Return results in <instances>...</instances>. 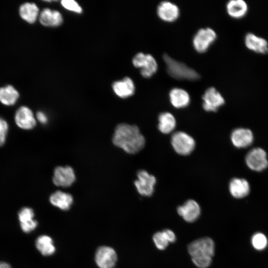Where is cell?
I'll return each mask as SVG.
<instances>
[{"instance_id": "ba28073f", "label": "cell", "mask_w": 268, "mask_h": 268, "mask_svg": "<svg viewBox=\"0 0 268 268\" xmlns=\"http://www.w3.org/2000/svg\"><path fill=\"white\" fill-rule=\"evenodd\" d=\"M137 176L134 184L138 193L143 196H151L156 182L155 177L144 170H139Z\"/></svg>"}, {"instance_id": "603a6c76", "label": "cell", "mask_w": 268, "mask_h": 268, "mask_svg": "<svg viewBox=\"0 0 268 268\" xmlns=\"http://www.w3.org/2000/svg\"><path fill=\"white\" fill-rule=\"evenodd\" d=\"M248 5L243 0H231L226 4V10L229 16L239 19L245 16L248 11Z\"/></svg>"}, {"instance_id": "836d02e7", "label": "cell", "mask_w": 268, "mask_h": 268, "mask_svg": "<svg viewBox=\"0 0 268 268\" xmlns=\"http://www.w3.org/2000/svg\"><path fill=\"white\" fill-rule=\"evenodd\" d=\"M36 119L40 123L46 124L48 122V118L43 112L38 111L36 115Z\"/></svg>"}, {"instance_id": "d6a6232c", "label": "cell", "mask_w": 268, "mask_h": 268, "mask_svg": "<svg viewBox=\"0 0 268 268\" xmlns=\"http://www.w3.org/2000/svg\"><path fill=\"white\" fill-rule=\"evenodd\" d=\"M169 243H174L176 240V237L173 231L170 229H165L163 230Z\"/></svg>"}, {"instance_id": "ac0fdd59", "label": "cell", "mask_w": 268, "mask_h": 268, "mask_svg": "<svg viewBox=\"0 0 268 268\" xmlns=\"http://www.w3.org/2000/svg\"><path fill=\"white\" fill-rule=\"evenodd\" d=\"M39 19L42 25L47 27H57L63 21L62 15L59 11L48 8H44L41 12Z\"/></svg>"}, {"instance_id": "d4e9b609", "label": "cell", "mask_w": 268, "mask_h": 268, "mask_svg": "<svg viewBox=\"0 0 268 268\" xmlns=\"http://www.w3.org/2000/svg\"><path fill=\"white\" fill-rule=\"evenodd\" d=\"M35 246L41 254L45 256H51L56 251L53 240L48 235L39 236L35 241Z\"/></svg>"}, {"instance_id": "44dd1931", "label": "cell", "mask_w": 268, "mask_h": 268, "mask_svg": "<svg viewBox=\"0 0 268 268\" xmlns=\"http://www.w3.org/2000/svg\"><path fill=\"white\" fill-rule=\"evenodd\" d=\"M49 200L52 205L63 210H68L73 202V198L70 194L60 191L52 194Z\"/></svg>"}, {"instance_id": "6da1fadb", "label": "cell", "mask_w": 268, "mask_h": 268, "mask_svg": "<svg viewBox=\"0 0 268 268\" xmlns=\"http://www.w3.org/2000/svg\"><path fill=\"white\" fill-rule=\"evenodd\" d=\"M112 140L115 146L130 154L140 151L145 142L144 137L136 126L125 123L119 124L116 127Z\"/></svg>"}, {"instance_id": "4316f807", "label": "cell", "mask_w": 268, "mask_h": 268, "mask_svg": "<svg viewBox=\"0 0 268 268\" xmlns=\"http://www.w3.org/2000/svg\"><path fill=\"white\" fill-rule=\"evenodd\" d=\"M157 67V63L155 58L151 55L147 54L143 65L140 68V74L145 78H149L156 72Z\"/></svg>"}, {"instance_id": "1f68e13d", "label": "cell", "mask_w": 268, "mask_h": 268, "mask_svg": "<svg viewBox=\"0 0 268 268\" xmlns=\"http://www.w3.org/2000/svg\"><path fill=\"white\" fill-rule=\"evenodd\" d=\"M146 54L142 52L136 54L133 59L134 66L137 68H141L146 59Z\"/></svg>"}, {"instance_id": "ffe728a7", "label": "cell", "mask_w": 268, "mask_h": 268, "mask_svg": "<svg viewBox=\"0 0 268 268\" xmlns=\"http://www.w3.org/2000/svg\"><path fill=\"white\" fill-rule=\"evenodd\" d=\"M169 95L171 104L175 108H184L190 103V95L187 91L182 88H172L170 91Z\"/></svg>"}, {"instance_id": "f546056e", "label": "cell", "mask_w": 268, "mask_h": 268, "mask_svg": "<svg viewBox=\"0 0 268 268\" xmlns=\"http://www.w3.org/2000/svg\"><path fill=\"white\" fill-rule=\"evenodd\" d=\"M62 5L66 9L80 13L82 12V8L78 3L73 0H63L61 1Z\"/></svg>"}, {"instance_id": "52a82bcc", "label": "cell", "mask_w": 268, "mask_h": 268, "mask_svg": "<svg viewBox=\"0 0 268 268\" xmlns=\"http://www.w3.org/2000/svg\"><path fill=\"white\" fill-rule=\"evenodd\" d=\"M117 261V255L111 247H99L95 254V262L99 268H114Z\"/></svg>"}, {"instance_id": "484cf974", "label": "cell", "mask_w": 268, "mask_h": 268, "mask_svg": "<svg viewBox=\"0 0 268 268\" xmlns=\"http://www.w3.org/2000/svg\"><path fill=\"white\" fill-rule=\"evenodd\" d=\"M158 129L164 134L172 132L176 126V121L174 116L169 112L161 113L158 117Z\"/></svg>"}, {"instance_id": "30bf717a", "label": "cell", "mask_w": 268, "mask_h": 268, "mask_svg": "<svg viewBox=\"0 0 268 268\" xmlns=\"http://www.w3.org/2000/svg\"><path fill=\"white\" fill-rule=\"evenodd\" d=\"M14 121L18 127L25 130L32 129L36 125V118L32 111L25 106H21L16 110Z\"/></svg>"}, {"instance_id": "7402d4cb", "label": "cell", "mask_w": 268, "mask_h": 268, "mask_svg": "<svg viewBox=\"0 0 268 268\" xmlns=\"http://www.w3.org/2000/svg\"><path fill=\"white\" fill-rule=\"evenodd\" d=\"M39 8L33 2H25L19 8V14L21 18L29 23H34L39 15Z\"/></svg>"}, {"instance_id": "e575fe53", "label": "cell", "mask_w": 268, "mask_h": 268, "mask_svg": "<svg viewBox=\"0 0 268 268\" xmlns=\"http://www.w3.org/2000/svg\"><path fill=\"white\" fill-rule=\"evenodd\" d=\"M0 268H11L10 265L4 262H0Z\"/></svg>"}, {"instance_id": "e0dca14e", "label": "cell", "mask_w": 268, "mask_h": 268, "mask_svg": "<svg viewBox=\"0 0 268 268\" xmlns=\"http://www.w3.org/2000/svg\"><path fill=\"white\" fill-rule=\"evenodd\" d=\"M112 88L115 93L120 98H126L133 95L135 91L133 80L129 77L116 81L113 83Z\"/></svg>"}, {"instance_id": "7a4b0ae2", "label": "cell", "mask_w": 268, "mask_h": 268, "mask_svg": "<svg viewBox=\"0 0 268 268\" xmlns=\"http://www.w3.org/2000/svg\"><path fill=\"white\" fill-rule=\"evenodd\" d=\"M214 251V243L208 237L196 240L188 246L192 260L199 268H207L211 265Z\"/></svg>"}, {"instance_id": "2e32d148", "label": "cell", "mask_w": 268, "mask_h": 268, "mask_svg": "<svg viewBox=\"0 0 268 268\" xmlns=\"http://www.w3.org/2000/svg\"><path fill=\"white\" fill-rule=\"evenodd\" d=\"M246 47L256 53L266 54L268 53V43L266 39L253 33H248L245 37Z\"/></svg>"}, {"instance_id": "5bb4252c", "label": "cell", "mask_w": 268, "mask_h": 268, "mask_svg": "<svg viewBox=\"0 0 268 268\" xmlns=\"http://www.w3.org/2000/svg\"><path fill=\"white\" fill-rule=\"evenodd\" d=\"M18 216L20 227L24 232H31L37 227L38 222L34 219V212L31 208H22L18 212Z\"/></svg>"}, {"instance_id": "277c9868", "label": "cell", "mask_w": 268, "mask_h": 268, "mask_svg": "<svg viewBox=\"0 0 268 268\" xmlns=\"http://www.w3.org/2000/svg\"><path fill=\"white\" fill-rule=\"evenodd\" d=\"M171 142L174 150L182 155L190 154L194 150L196 145L194 139L188 134L181 131L173 134Z\"/></svg>"}, {"instance_id": "cb8c5ba5", "label": "cell", "mask_w": 268, "mask_h": 268, "mask_svg": "<svg viewBox=\"0 0 268 268\" xmlns=\"http://www.w3.org/2000/svg\"><path fill=\"white\" fill-rule=\"evenodd\" d=\"M19 97L18 91L11 85L0 87V102L5 106L14 105Z\"/></svg>"}, {"instance_id": "3957f363", "label": "cell", "mask_w": 268, "mask_h": 268, "mask_svg": "<svg viewBox=\"0 0 268 268\" xmlns=\"http://www.w3.org/2000/svg\"><path fill=\"white\" fill-rule=\"evenodd\" d=\"M163 59L166 64L167 71L172 77L189 80L200 78V74L184 63L173 59L166 54L163 56Z\"/></svg>"}, {"instance_id": "5b68a950", "label": "cell", "mask_w": 268, "mask_h": 268, "mask_svg": "<svg viewBox=\"0 0 268 268\" xmlns=\"http://www.w3.org/2000/svg\"><path fill=\"white\" fill-rule=\"evenodd\" d=\"M216 34L212 29L208 27L200 29L193 37L194 47L197 52L204 53L216 40Z\"/></svg>"}, {"instance_id": "4fadbf2b", "label": "cell", "mask_w": 268, "mask_h": 268, "mask_svg": "<svg viewBox=\"0 0 268 268\" xmlns=\"http://www.w3.org/2000/svg\"><path fill=\"white\" fill-rule=\"evenodd\" d=\"M231 140L237 148H245L250 145L254 139L253 134L251 130L245 128H237L231 134Z\"/></svg>"}, {"instance_id": "9c48e42d", "label": "cell", "mask_w": 268, "mask_h": 268, "mask_svg": "<svg viewBox=\"0 0 268 268\" xmlns=\"http://www.w3.org/2000/svg\"><path fill=\"white\" fill-rule=\"evenodd\" d=\"M202 107L207 112H216L225 103L221 94L213 87L207 88L202 96Z\"/></svg>"}, {"instance_id": "83f0119b", "label": "cell", "mask_w": 268, "mask_h": 268, "mask_svg": "<svg viewBox=\"0 0 268 268\" xmlns=\"http://www.w3.org/2000/svg\"><path fill=\"white\" fill-rule=\"evenodd\" d=\"M153 240L156 247L160 250L165 249L170 243L163 231L155 233L153 236Z\"/></svg>"}, {"instance_id": "8fae6325", "label": "cell", "mask_w": 268, "mask_h": 268, "mask_svg": "<svg viewBox=\"0 0 268 268\" xmlns=\"http://www.w3.org/2000/svg\"><path fill=\"white\" fill-rule=\"evenodd\" d=\"M75 180L74 171L70 166H58L55 169L53 182L56 186L68 187L73 183Z\"/></svg>"}, {"instance_id": "7c38bea8", "label": "cell", "mask_w": 268, "mask_h": 268, "mask_svg": "<svg viewBox=\"0 0 268 268\" xmlns=\"http://www.w3.org/2000/svg\"><path fill=\"white\" fill-rule=\"evenodd\" d=\"M201 207L199 203L193 200H189L177 208V212L186 221L193 222L201 214Z\"/></svg>"}, {"instance_id": "f1b7e54d", "label": "cell", "mask_w": 268, "mask_h": 268, "mask_svg": "<svg viewBox=\"0 0 268 268\" xmlns=\"http://www.w3.org/2000/svg\"><path fill=\"white\" fill-rule=\"evenodd\" d=\"M252 244L256 249L262 250L267 247L268 240L264 234L261 233H257L253 236Z\"/></svg>"}, {"instance_id": "9a60e30c", "label": "cell", "mask_w": 268, "mask_h": 268, "mask_svg": "<svg viewBox=\"0 0 268 268\" xmlns=\"http://www.w3.org/2000/svg\"><path fill=\"white\" fill-rule=\"evenodd\" d=\"M178 6L169 1H163L157 6V13L162 20L167 22L176 20L179 15Z\"/></svg>"}, {"instance_id": "d6986e66", "label": "cell", "mask_w": 268, "mask_h": 268, "mask_svg": "<svg viewBox=\"0 0 268 268\" xmlns=\"http://www.w3.org/2000/svg\"><path fill=\"white\" fill-rule=\"evenodd\" d=\"M229 189L231 195L237 199H241L247 196L250 192L248 182L242 178H233L230 182Z\"/></svg>"}, {"instance_id": "8992f818", "label": "cell", "mask_w": 268, "mask_h": 268, "mask_svg": "<svg viewBox=\"0 0 268 268\" xmlns=\"http://www.w3.org/2000/svg\"><path fill=\"white\" fill-rule=\"evenodd\" d=\"M245 161L250 169L256 171H262L268 166L267 153L260 147L250 150L246 156Z\"/></svg>"}, {"instance_id": "4dcf8cb0", "label": "cell", "mask_w": 268, "mask_h": 268, "mask_svg": "<svg viewBox=\"0 0 268 268\" xmlns=\"http://www.w3.org/2000/svg\"><path fill=\"white\" fill-rule=\"evenodd\" d=\"M8 131V125L7 122L0 117V146L4 144Z\"/></svg>"}]
</instances>
